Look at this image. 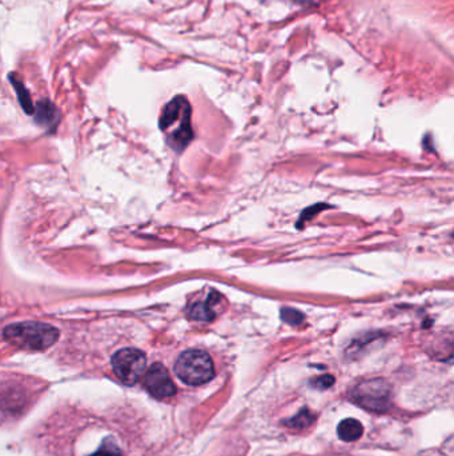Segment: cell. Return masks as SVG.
<instances>
[{"label":"cell","mask_w":454,"mask_h":456,"mask_svg":"<svg viewBox=\"0 0 454 456\" xmlns=\"http://www.w3.org/2000/svg\"><path fill=\"white\" fill-rule=\"evenodd\" d=\"M91 456H123V454L117 445H112L111 442L107 440L104 442V445H102V448Z\"/></svg>","instance_id":"obj_13"},{"label":"cell","mask_w":454,"mask_h":456,"mask_svg":"<svg viewBox=\"0 0 454 456\" xmlns=\"http://www.w3.org/2000/svg\"><path fill=\"white\" fill-rule=\"evenodd\" d=\"M36 122L42 124L44 129H54L59 122V111L56 105L49 100H40L36 105Z\"/></svg>","instance_id":"obj_8"},{"label":"cell","mask_w":454,"mask_h":456,"mask_svg":"<svg viewBox=\"0 0 454 456\" xmlns=\"http://www.w3.org/2000/svg\"><path fill=\"white\" fill-rule=\"evenodd\" d=\"M175 373L179 379L186 385L200 386L213 379L215 367L207 352L188 350L177 358Z\"/></svg>","instance_id":"obj_3"},{"label":"cell","mask_w":454,"mask_h":456,"mask_svg":"<svg viewBox=\"0 0 454 456\" xmlns=\"http://www.w3.org/2000/svg\"><path fill=\"white\" fill-rule=\"evenodd\" d=\"M3 337L19 349L43 351L58 341L59 329L46 323L24 322L4 328Z\"/></svg>","instance_id":"obj_1"},{"label":"cell","mask_w":454,"mask_h":456,"mask_svg":"<svg viewBox=\"0 0 454 456\" xmlns=\"http://www.w3.org/2000/svg\"><path fill=\"white\" fill-rule=\"evenodd\" d=\"M333 383H335L333 376H330V375H324V376H321V378H317V379H316L313 386H315L316 388H318V390H326V388L333 386Z\"/></svg>","instance_id":"obj_14"},{"label":"cell","mask_w":454,"mask_h":456,"mask_svg":"<svg viewBox=\"0 0 454 456\" xmlns=\"http://www.w3.org/2000/svg\"><path fill=\"white\" fill-rule=\"evenodd\" d=\"M362 433H364L362 424L356 419L348 418V419L340 421V424H338V438L344 442H354L362 438Z\"/></svg>","instance_id":"obj_9"},{"label":"cell","mask_w":454,"mask_h":456,"mask_svg":"<svg viewBox=\"0 0 454 456\" xmlns=\"http://www.w3.org/2000/svg\"><path fill=\"white\" fill-rule=\"evenodd\" d=\"M220 300H222V296L217 293H210L207 299V302L204 303L193 304L189 310V317L195 319V320H200V322H210L213 320V317L216 316L217 312V305L220 304Z\"/></svg>","instance_id":"obj_7"},{"label":"cell","mask_w":454,"mask_h":456,"mask_svg":"<svg viewBox=\"0 0 454 456\" xmlns=\"http://www.w3.org/2000/svg\"><path fill=\"white\" fill-rule=\"evenodd\" d=\"M147 358L144 352L136 349H123L112 356V368L117 378L127 386L138 383L144 374Z\"/></svg>","instance_id":"obj_5"},{"label":"cell","mask_w":454,"mask_h":456,"mask_svg":"<svg viewBox=\"0 0 454 456\" xmlns=\"http://www.w3.org/2000/svg\"><path fill=\"white\" fill-rule=\"evenodd\" d=\"M160 129L167 134L169 144L177 151H181L191 141V105L184 96H176L165 105L160 117Z\"/></svg>","instance_id":"obj_2"},{"label":"cell","mask_w":454,"mask_h":456,"mask_svg":"<svg viewBox=\"0 0 454 456\" xmlns=\"http://www.w3.org/2000/svg\"><path fill=\"white\" fill-rule=\"evenodd\" d=\"M315 418L316 416L313 412H311L309 409H304L297 415H294L292 419L285 421V424L288 427H292V428L301 430V428H305V427L311 426L313 423V421H315Z\"/></svg>","instance_id":"obj_11"},{"label":"cell","mask_w":454,"mask_h":456,"mask_svg":"<svg viewBox=\"0 0 454 456\" xmlns=\"http://www.w3.org/2000/svg\"><path fill=\"white\" fill-rule=\"evenodd\" d=\"M281 312H282V315H281L282 320H285L289 325H299V323L303 322V315L299 311H296V310L284 308Z\"/></svg>","instance_id":"obj_12"},{"label":"cell","mask_w":454,"mask_h":456,"mask_svg":"<svg viewBox=\"0 0 454 456\" xmlns=\"http://www.w3.org/2000/svg\"><path fill=\"white\" fill-rule=\"evenodd\" d=\"M144 387L157 399L171 398L176 394L175 383L172 382L169 373L160 363H155L144 375Z\"/></svg>","instance_id":"obj_6"},{"label":"cell","mask_w":454,"mask_h":456,"mask_svg":"<svg viewBox=\"0 0 454 456\" xmlns=\"http://www.w3.org/2000/svg\"><path fill=\"white\" fill-rule=\"evenodd\" d=\"M10 82H11L12 87L15 88V91L18 94V99L20 102V105L23 107L24 111L27 114H34V105H32V100H31L28 90L24 86L23 81L15 72H11L10 74Z\"/></svg>","instance_id":"obj_10"},{"label":"cell","mask_w":454,"mask_h":456,"mask_svg":"<svg viewBox=\"0 0 454 456\" xmlns=\"http://www.w3.org/2000/svg\"><path fill=\"white\" fill-rule=\"evenodd\" d=\"M352 398L364 409L385 412L390 406V387L383 379L366 380L356 386Z\"/></svg>","instance_id":"obj_4"}]
</instances>
